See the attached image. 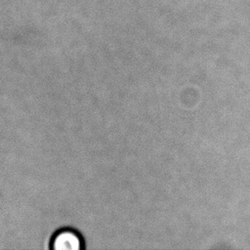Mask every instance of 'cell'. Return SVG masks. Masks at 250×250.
Wrapping results in <instances>:
<instances>
[{
	"label": "cell",
	"mask_w": 250,
	"mask_h": 250,
	"mask_svg": "<svg viewBox=\"0 0 250 250\" xmlns=\"http://www.w3.org/2000/svg\"><path fill=\"white\" fill-rule=\"evenodd\" d=\"M51 247L55 250H79L83 247V240L75 230L64 229L53 235Z\"/></svg>",
	"instance_id": "cell-1"
}]
</instances>
